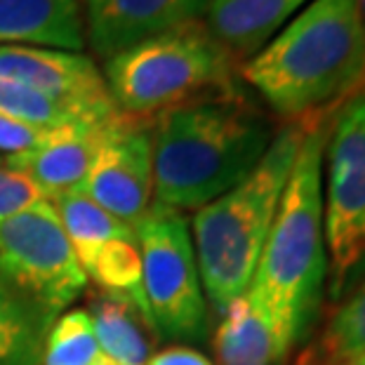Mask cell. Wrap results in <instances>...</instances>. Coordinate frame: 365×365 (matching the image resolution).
<instances>
[{
	"label": "cell",
	"instance_id": "obj_12",
	"mask_svg": "<svg viewBox=\"0 0 365 365\" xmlns=\"http://www.w3.org/2000/svg\"><path fill=\"white\" fill-rule=\"evenodd\" d=\"M115 118L118 113L102 120L64 125L38 149L5 158V165L29 175L48 198L81 189Z\"/></svg>",
	"mask_w": 365,
	"mask_h": 365
},
{
	"label": "cell",
	"instance_id": "obj_23",
	"mask_svg": "<svg viewBox=\"0 0 365 365\" xmlns=\"http://www.w3.org/2000/svg\"><path fill=\"white\" fill-rule=\"evenodd\" d=\"M48 196L29 175L19 173L10 165H0V220L10 215H17L29 205L45 200Z\"/></svg>",
	"mask_w": 365,
	"mask_h": 365
},
{
	"label": "cell",
	"instance_id": "obj_6",
	"mask_svg": "<svg viewBox=\"0 0 365 365\" xmlns=\"http://www.w3.org/2000/svg\"><path fill=\"white\" fill-rule=\"evenodd\" d=\"M135 236L144 297L158 332L170 339L200 341L207 335V302L184 212L151 203Z\"/></svg>",
	"mask_w": 365,
	"mask_h": 365
},
{
	"label": "cell",
	"instance_id": "obj_16",
	"mask_svg": "<svg viewBox=\"0 0 365 365\" xmlns=\"http://www.w3.org/2000/svg\"><path fill=\"white\" fill-rule=\"evenodd\" d=\"M212 349L222 365H271L285 359L274 321L250 287L220 314Z\"/></svg>",
	"mask_w": 365,
	"mask_h": 365
},
{
	"label": "cell",
	"instance_id": "obj_24",
	"mask_svg": "<svg viewBox=\"0 0 365 365\" xmlns=\"http://www.w3.org/2000/svg\"><path fill=\"white\" fill-rule=\"evenodd\" d=\"M59 128H41L0 113V158L21 156L43 146Z\"/></svg>",
	"mask_w": 365,
	"mask_h": 365
},
{
	"label": "cell",
	"instance_id": "obj_27",
	"mask_svg": "<svg viewBox=\"0 0 365 365\" xmlns=\"http://www.w3.org/2000/svg\"><path fill=\"white\" fill-rule=\"evenodd\" d=\"M346 365H365V356H361V359H356V361L346 363Z\"/></svg>",
	"mask_w": 365,
	"mask_h": 365
},
{
	"label": "cell",
	"instance_id": "obj_5",
	"mask_svg": "<svg viewBox=\"0 0 365 365\" xmlns=\"http://www.w3.org/2000/svg\"><path fill=\"white\" fill-rule=\"evenodd\" d=\"M238 71L205 21H191L118 52L102 73L115 111L153 118L193 99L240 92Z\"/></svg>",
	"mask_w": 365,
	"mask_h": 365
},
{
	"label": "cell",
	"instance_id": "obj_4",
	"mask_svg": "<svg viewBox=\"0 0 365 365\" xmlns=\"http://www.w3.org/2000/svg\"><path fill=\"white\" fill-rule=\"evenodd\" d=\"M307 123L309 118L285 123L243 182L196 210L193 250L203 292L217 314L252 283Z\"/></svg>",
	"mask_w": 365,
	"mask_h": 365
},
{
	"label": "cell",
	"instance_id": "obj_21",
	"mask_svg": "<svg viewBox=\"0 0 365 365\" xmlns=\"http://www.w3.org/2000/svg\"><path fill=\"white\" fill-rule=\"evenodd\" d=\"M85 276L92 278L97 290L118 292L146 304L144 283H142V255H139L137 238H111L92 255L85 264Z\"/></svg>",
	"mask_w": 365,
	"mask_h": 365
},
{
	"label": "cell",
	"instance_id": "obj_3",
	"mask_svg": "<svg viewBox=\"0 0 365 365\" xmlns=\"http://www.w3.org/2000/svg\"><path fill=\"white\" fill-rule=\"evenodd\" d=\"M335 111L309 118L257 271L247 285L274 321L285 354L318 314L328 278L323 168Z\"/></svg>",
	"mask_w": 365,
	"mask_h": 365
},
{
	"label": "cell",
	"instance_id": "obj_19",
	"mask_svg": "<svg viewBox=\"0 0 365 365\" xmlns=\"http://www.w3.org/2000/svg\"><path fill=\"white\" fill-rule=\"evenodd\" d=\"M361 356H365V281L304 346L297 365H346Z\"/></svg>",
	"mask_w": 365,
	"mask_h": 365
},
{
	"label": "cell",
	"instance_id": "obj_1",
	"mask_svg": "<svg viewBox=\"0 0 365 365\" xmlns=\"http://www.w3.org/2000/svg\"><path fill=\"white\" fill-rule=\"evenodd\" d=\"M149 132L153 203L189 212L243 182L278 130L240 90L160 111Z\"/></svg>",
	"mask_w": 365,
	"mask_h": 365
},
{
	"label": "cell",
	"instance_id": "obj_18",
	"mask_svg": "<svg viewBox=\"0 0 365 365\" xmlns=\"http://www.w3.org/2000/svg\"><path fill=\"white\" fill-rule=\"evenodd\" d=\"M57 210L61 227H64L68 240L73 245V252L78 257L81 267L92 259V255L111 238H137L135 229L115 220L104 207H99L90 196H85L81 189L64 191L59 196L48 198Z\"/></svg>",
	"mask_w": 365,
	"mask_h": 365
},
{
	"label": "cell",
	"instance_id": "obj_2",
	"mask_svg": "<svg viewBox=\"0 0 365 365\" xmlns=\"http://www.w3.org/2000/svg\"><path fill=\"white\" fill-rule=\"evenodd\" d=\"M240 78L287 123L337 111L365 85L359 0H312L240 66Z\"/></svg>",
	"mask_w": 365,
	"mask_h": 365
},
{
	"label": "cell",
	"instance_id": "obj_29",
	"mask_svg": "<svg viewBox=\"0 0 365 365\" xmlns=\"http://www.w3.org/2000/svg\"><path fill=\"white\" fill-rule=\"evenodd\" d=\"M3 163H5V158H0V165H3Z\"/></svg>",
	"mask_w": 365,
	"mask_h": 365
},
{
	"label": "cell",
	"instance_id": "obj_26",
	"mask_svg": "<svg viewBox=\"0 0 365 365\" xmlns=\"http://www.w3.org/2000/svg\"><path fill=\"white\" fill-rule=\"evenodd\" d=\"M95 365H118V363H113L111 359H106V356H104V359H99V361H97Z\"/></svg>",
	"mask_w": 365,
	"mask_h": 365
},
{
	"label": "cell",
	"instance_id": "obj_14",
	"mask_svg": "<svg viewBox=\"0 0 365 365\" xmlns=\"http://www.w3.org/2000/svg\"><path fill=\"white\" fill-rule=\"evenodd\" d=\"M0 45L85 50L78 0H0Z\"/></svg>",
	"mask_w": 365,
	"mask_h": 365
},
{
	"label": "cell",
	"instance_id": "obj_20",
	"mask_svg": "<svg viewBox=\"0 0 365 365\" xmlns=\"http://www.w3.org/2000/svg\"><path fill=\"white\" fill-rule=\"evenodd\" d=\"M0 113L10 115L14 120L31 123V125L64 128V125H76V123L102 120L108 118V115H115L118 111L115 108H97V106L61 102V99L48 97L43 92L0 81Z\"/></svg>",
	"mask_w": 365,
	"mask_h": 365
},
{
	"label": "cell",
	"instance_id": "obj_15",
	"mask_svg": "<svg viewBox=\"0 0 365 365\" xmlns=\"http://www.w3.org/2000/svg\"><path fill=\"white\" fill-rule=\"evenodd\" d=\"M88 314L106 359L118 365L149 363L160 337L149 307L128 294L97 290L90 297Z\"/></svg>",
	"mask_w": 365,
	"mask_h": 365
},
{
	"label": "cell",
	"instance_id": "obj_7",
	"mask_svg": "<svg viewBox=\"0 0 365 365\" xmlns=\"http://www.w3.org/2000/svg\"><path fill=\"white\" fill-rule=\"evenodd\" d=\"M325 165L328 276L330 294L339 297L365 267V85L335 111Z\"/></svg>",
	"mask_w": 365,
	"mask_h": 365
},
{
	"label": "cell",
	"instance_id": "obj_28",
	"mask_svg": "<svg viewBox=\"0 0 365 365\" xmlns=\"http://www.w3.org/2000/svg\"><path fill=\"white\" fill-rule=\"evenodd\" d=\"M359 7H361V14H363V21H365V0H359Z\"/></svg>",
	"mask_w": 365,
	"mask_h": 365
},
{
	"label": "cell",
	"instance_id": "obj_8",
	"mask_svg": "<svg viewBox=\"0 0 365 365\" xmlns=\"http://www.w3.org/2000/svg\"><path fill=\"white\" fill-rule=\"evenodd\" d=\"M0 276L54 318L85 292L88 276L48 198L0 220Z\"/></svg>",
	"mask_w": 365,
	"mask_h": 365
},
{
	"label": "cell",
	"instance_id": "obj_13",
	"mask_svg": "<svg viewBox=\"0 0 365 365\" xmlns=\"http://www.w3.org/2000/svg\"><path fill=\"white\" fill-rule=\"evenodd\" d=\"M312 0H210L205 26L238 64L252 59Z\"/></svg>",
	"mask_w": 365,
	"mask_h": 365
},
{
	"label": "cell",
	"instance_id": "obj_25",
	"mask_svg": "<svg viewBox=\"0 0 365 365\" xmlns=\"http://www.w3.org/2000/svg\"><path fill=\"white\" fill-rule=\"evenodd\" d=\"M146 365H212L203 354L189 346H173L160 354H153Z\"/></svg>",
	"mask_w": 365,
	"mask_h": 365
},
{
	"label": "cell",
	"instance_id": "obj_22",
	"mask_svg": "<svg viewBox=\"0 0 365 365\" xmlns=\"http://www.w3.org/2000/svg\"><path fill=\"white\" fill-rule=\"evenodd\" d=\"M99 359L104 354L85 309L54 318L41 351V365H95Z\"/></svg>",
	"mask_w": 365,
	"mask_h": 365
},
{
	"label": "cell",
	"instance_id": "obj_9",
	"mask_svg": "<svg viewBox=\"0 0 365 365\" xmlns=\"http://www.w3.org/2000/svg\"><path fill=\"white\" fill-rule=\"evenodd\" d=\"M81 191L130 229L144 220L153 203L149 118L118 113Z\"/></svg>",
	"mask_w": 365,
	"mask_h": 365
},
{
	"label": "cell",
	"instance_id": "obj_11",
	"mask_svg": "<svg viewBox=\"0 0 365 365\" xmlns=\"http://www.w3.org/2000/svg\"><path fill=\"white\" fill-rule=\"evenodd\" d=\"M0 81L71 104L115 108L104 73L85 52L0 45Z\"/></svg>",
	"mask_w": 365,
	"mask_h": 365
},
{
	"label": "cell",
	"instance_id": "obj_17",
	"mask_svg": "<svg viewBox=\"0 0 365 365\" xmlns=\"http://www.w3.org/2000/svg\"><path fill=\"white\" fill-rule=\"evenodd\" d=\"M54 316L0 276V365H41Z\"/></svg>",
	"mask_w": 365,
	"mask_h": 365
},
{
	"label": "cell",
	"instance_id": "obj_10",
	"mask_svg": "<svg viewBox=\"0 0 365 365\" xmlns=\"http://www.w3.org/2000/svg\"><path fill=\"white\" fill-rule=\"evenodd\" d=\"M207 5L210 0H83L85 45L106 61L165 31L203 21Z\"/></svg>",
	"mask_w": 365,
	"mask_h": 365
}]
</instances>
